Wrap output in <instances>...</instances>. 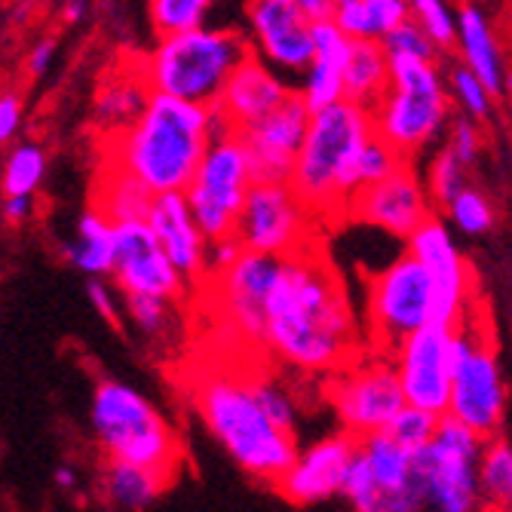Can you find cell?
Returning a JSON list of instances; mask_svg holds the SVG:
<instances>
[{
  "mask_svg": "<svg viewBox=\"0 0 512 512\" xmlns=\"http://www.w3.org/2000/svg\"><path fill=\"white\" fill-rule=\"evenodd\" d=\"M151 203H154V197L138 181H132L129 175H120L108 166L102 169V188H99V200L92 209L105 215L111 224L148 221Z\"/></svg>",
  "mask_w": 512,
  "mask_h": 512,
  "instance_id": "obj_32",
  "label": "cell"
},
{
  "mask_svg": "<svg viewBox=\"0 0 512 512\" xmlns=\"http://www.w3.org/2000/svg\"><path fill=\"white\" fill-rule=\"evenodd\" d=\"M172 479L154 473V470H142V467H129V463H105V476H102V488L105 497L129 512L145 509L151 500H157V494L169 485Z\"/></svg>",
  "mask_w": 512,
  "mask_h": 512,
  "instance_id": "obj_31",
  "label": "cell"
},
{
  "mask_svg": "<svg viewBox=\"0 0 512 512\" xmlns=\"http://www.w3.org/2000/svg\"><path fill=\"white\" fill-rule=\"evenodd\" d=\"M356 448L368 467V476L378 491L399 494L411 485V454H405L387 433L356 439Z\"/></svg>",
  "mask_w": 512,
  "mask_h": 512,
  "instance_id": "obj_30",
  "label": "cell"
},
{
  "mask_svg": "<svg viewBox=\"0 0 512 512\" xmlns=\"http://www.w3.org/2000/svg\"><path fill=\"white\" fill-rule=\"evenodd\" d=\"M111 273L117 286L135 298H157V301H181L188 283L160 252L151 227L145 221L114 224V264Z\"/></svg>",
  "mask_w": 512,
  "mask_h": 512,
  "instance_id": "obj_17",
  "label": "cell"
},
{
  "mask_svg": "<svg viewBox=\"0 0 512 512\" xmlns=\"http://www.w3.org/2000/svg\"><path fill=\"white\" fill-rule=\"evenodd\" d=\"M325 399L332 402L347 436L365 439L384 433L393 417L405 408L396 371L387 356H359L347 368L329 375Z\"/></svg>",
  "mask_w": 512,
  "mask_h": 512,
  "instance_id": "obj_13",
  "label": "cell"
},
{
  "mask_svg": "<svg viewBox=\"0 0 512 512\" xmlns=\"http://www.w3.org/2000/svg\"><path fill=\"white\" fill-rule=\"evenodd\" d=\"M56 53H59V43H56L53 37H40V40L31 46L28 59H25V68H28V74H31V77H43L46 71L53 68V59H56Z\"/></svg>",
  "mask_w": 512,
  "mask_h": 512,
  "instance_id": "obj_48",
  "label": "cell"
},
{
  "mask_svg": "<svg viewBox=\"0 0 512 512\" xmlns=\"http://www.w3.org/2000/svg\"><path fill=\"white\" fill-rule=\"evenodd\" d=\"M34 212V200L31 197H4L0 203V218L10 224H25Z\"/></svg>",
  "mask_w": 512,
  "mask_h": 512,
  "instance_id": "obj_51",
  "label": "cell"
},
{
  "mask_svg": "<svg viewBox=\"0 0 512 512\" xmlns=\"http://www.w3.org/2000/svg\"><path fill=\"white\" fill-rule=\"evenodd\" d=\"M368 138H375L371 111L338 102L310 114L304 142L295 154L289 188L304 209L322 224L325 218L347 215L356 188V160Z\"/></svg>",
  "mask_w": 512,
  "mask_h": 512,
  "instance_id": "obj_3",
  "label": "cell"
},
{
  "mask_svg": "<svg viewBox=\"0 0 512 512\" xmlns=\"http://www.w3.org/2000/svg\"><path fill=\"white\" fill-rule=\"evenodd\" d=\"M62 13H65V22H80L83 13H86V4H83V0H71V4L62 7Z\"/></svg>",
  "mask_w": 512,
  "mask_h": 512,
  "instance_id": "obj_52",
  "label": "cell"
},
{
  "mask_svg": "<svg viewBox=\"0 0 512 512\" xmlns=\"http://www.w3.org/2000/svg\"><path fill=\"white\" fill-rule=\"evenodd\" d=\"M445 209H448V218L454 221V227L467 237L488 234V230L494 227V218H497L491 200L479 188H473V184L470 188H463Z\"/></svg>",
  "mask_w": 512,
  "mask_h": 512,
  "instance_id": "obj_40",
  "label": "cell"
},
{
  "mask_svg": "<svg viewBox=\"0 0 512 512\" xmlns=\"http://www.w3.org/2000/svg\"><path fill=\"white\" fill-rule=\"evenodd\" d=\"M56 485H59V488H74V485H77L74 470H71V467H59V470H56Z\"/></svg>",
  "mask_w": 512,
  "mask_h": 512,
  "instance_id": "obj_53",
  "label": "cell"
},
{
  "mask_svg": "<svg viewBox=\"0 0 512 512\" xmlns=\"http://www.w3.org/2000/svg\"><path fill=\"white\" fill-rule=\"evenodd\" d=\"M62 255L77 270L89 273L92 279H102L114 264V224L96 209L83 212L77 221V240L65 243Z\"/></svg>",
  "mask_w": 512,
  "mask_h": 512,
  "instance_id": "obj_29",
  "label": "cell"
},
{
  "mask_svg": "<svg viewBox=\"0 0 512 512\" xmlns=\"http://www.w3.org/2000/svg\"><path fill=\"white\" fill-rule=\"evenodd\" d=\"M448 417L473 430L482 442L503 436L506 384L497 341L485 319H463L451 338V393Z\"/></svg>",
  "mask_w": 512,
  "mask_h": 512,
  "instance_id": "obj_8",
  "label": "cell"
},
{
  "mask_svg": "<svg viewBox=\"0 0 512 512\" xmlns=\"http://www.w3.org/2000/svg\"><path fill=\"white\" fill-rule=\"evenodd\" d=\"M482 445L485 442L454 417H439L433 442L411 457V476L424 488L427 503L439 512H476V460Z\"/></svg>",
  "mask_w": 512,
  "mask_h": 512,
  "instance_id": "obj_11",
  "label": "cell"
},
{
  "mask_svg": "<svg viewBox=\"0 0 512 512\" xmlns=\"http://www.w3.org/2000/svg\"><path fill=\"white\" fill-rule=\"evenodd\" d=\"M19 126H22V99L16 92H0V148L13 142Z\"/></svg>",
  "mask_w": 512,
  "mask_h": 512,
  "instance_id": "obj_47",
  "label": "cell"
},
{
  "mask_svg": "<svg viewBox=\"0 0 512 512\" xmlns=\"http://www.w3.org/2000/svg\"><path fill=\"white\" fill-rule=\"evenodd\" d=\"M148 16L160 37H175L206 28L209 4L206 0H151Z\"/></svg>",
  "mask_w": 512,
  "mask_h": 512,
  "instance_id": "obj_35",
  "label": "cell"
},
{
  "mask_svg": "<svg viewBox=\"0 0 512 512\" xmlns=\"http://www.w3.org/2000/svg\"><path fill=\"white\" fill-rule=\"evenodd\" d=\"M436 421L439 417H430L424 411H417V408H402L396 417H393V424L384 430L405 454H417V451H424L430 442H433V433H436Z\"/></svg>",
  "mask_w": 512,
  "mask_h": 512,
  "instance_id": "obj_41",
  "label": "cell"
},
{
  "mask_svg": "<svg viewBox=\"0 0 512 512\" xmlns=\"http://www.w3.org/2000/svg\"><path fill=\"white\" fill-rule=\"evenodd\" d=\"M353 454H356V439L347 436L344 430L325 436L295 454L292 467L276 482V491L298 506L332 500L335 494H341V482Z\"/></svg>",
  "mask_w": 512,
  "mask_h": 512,
  "instance_id": "obj_21",
  "label": "cell"
},
{
  "mask_svg": "<svg viewBox=\"0 0 512 512\" xmlns=\"http://www.w3.org/2000/svg\"><path fill=\"white\" fill-rule=\"evenodd\" d=\"M172 304L169 301H157V298H135L126 295V316L142 329L148 338H160L166 335V329L172 325Z\"/></svg>",
  "mask_w": 512,
  "mask_h": 512,
  "instance_id": "obj_44",
  "label": "cell"
},
{
  "mask_svg": "<svg viewBox=\"0 0 512 512\" xmlns=\"http://www.w3.org/2000/svg\"><path fill=\"white\" fill-rule=\"evenodd\" d=\"M249 157L234 132H221L206 148L191 184L184 188V203H188L194 224L206 243L234 237V227L246 194L252 188Z\"/></svg>",
  "mask_w": 512,
  "mask_h": 512,
  "instance_id": "obj_9",
  "label": "cell"
},
{
  "mask_svg": "<svg viewBox=\"0 0 512 512\" xmlns=\"http://www.w3.org/2000/svg\"><path fill=\"white\" fill-rule=\"evenodd\" d=\"M279 258L243 252L227 270L206 279L212 298L218 304V316L240 341L261 347L264 338V316L267 298L276 283Z\"/></svg>",
  "mask_w": 512,
  "mask_h": 512,
  "instance_id": "obj_16",
  "label": "cell"
},
{
  "mask_svg": "<svg viewBox=\"0 0 512 512\" xmlns=\"http://www.w3.org/2000/svg\"><path fill=\"white\" fill-rule=\"evenodd\" d=\"M408 16L424 31V37L433 43L436 53L454 50V40H457L454 7L442 4V0H414V4H408Z\"/></svg>",
  "mask_w": 512,
  "mask_h": 512,
  "instance_id": "obj_37",
  "label": "cell"
},
{
  "mask_svg": "<svg viewBox=\"0 0 512 512\" xmlns=\"http://www.w3.org/2000/svg\"><path fill=\"white\" fill-rule=\"evenodd\" d=\"M261 347L304 375H335L362 356L347 289L325 264L319 243L279 261Z\"/></svg>",
  "mask_w": 512,
  "mask_h": 512,
  "instance_id": "obj_1",
  "label": "cell"
},
{
  "mask_svg": "<svg viewBox=\"0 0 512 512\" xmlns=\"http://www.w3.org/2000/svg\"><path fill=\"white\" fill-rule=\"evenodd\" d=\"M249 50L255 59H261L273 74H301L313 62L310 46V25L298 13L295 0H255L246 7Z\"/></svg>",
  "mask_w": 512,
  "mask_h": 512,
  "instance_id": "obj_18",
  "label": "cell"
},
{
  "mask_svg": "<svg viewBox=\"0 0 512 512\" xmlns=\"http://www.w3.org/2000/svg\"><path fill=\"white\" fill-rule=\"evenodd\" d=\"M381 50H384L387 62H436L439 59L433 43L424 37V31L417 28L411 19L402 22L399 28H393L381 40Z\"/></svg>",
  "mask_w": 512,
  "mask_h": 512,
  "instance_id": "obj_42",
  "label": "cell"
},
{
  "mask_svg": "<svg viewBox=\"0 0 512 512\" xmlns=\"http://www.w3.org/2000/svg\"><path fill=\"white\" fill-rule=\"evenodd\" d=\"M92 433L114 463L154 470L166 479L178 467V436L157 405L123 381H99L89 408Z\"/></svg>",
  "mask_w": 512,
  "mask_h": 512,
  "instance_id": "obj_6",
  "label": "cell"
},
{
  "mask_svg": "<svg viewBox=\"0 0 512 512\" xmlns=\"http://www.w3.org/2000/svg\"><path fill=\"white\" fill-rule=\"evenodd\" d=\"M445 89H448V99L454 96L463 108V117L473 120L476 126L488 123L494 117V99L488 96V89L463 68V65H454L448 71V80H445Z\"/></svg>",
  "mask_w": 512,
  "mask_h": 512,
  "instance_id": "obj_39",
  "label": "cell"
},
{
  "mask_svg": "<svg viewBox=\"0 0 512 512\" xmlns=\"http://www.w3.org/2000/svg\"><path fill=\"white\" fill-rule=\"evenodd\" d=\"M408 252L417 264L424 267L433 286V325H457L470 313V289H473V273L463 261L460 249L451 240V230L442 218H430L414 234L405 240Z\"/></svg>",
  "mask_w": 512,
  "mask_h": 512,
  "instance_id": "obj_15",
  "label": "cell"
},
{
  "mask_svg": "<svg viewBox=\"0 0 512 512\" xmlns=\"http://www.w3.org/2000/svg\"><path fill=\"white\" fill-rule=\"evenodd\" d=\"M451 338L448 325H424L421 332L408 335L387 359L396 371V381L408 408L430 417L448 414L451 393Z\"/></svg>",
  "mask_w": 512,
  "mask_h": 512,
  "instance_id": "obj_14",
  "label": "cell"
},
{
  "mask_svg": "<svg viewBox=\"0 0 512 512\" xmlns=\"http://www.w3.org/2000/svg\"><path fill=\"white\" fill-rule=\"evenodd\" d=\"M151 234L169 264L181 273L188 286L206 283V237L194 224V215L184 203V194H163L154 197L148 221Z\"/></svg>",
  "mask_w": 512,
  "mask_h": 512,
  "instance_id": "obj_23",
  "label": "cell"
},
{
  "mask_svg": "<svg viewBox=\"0 0 512 512\" xmlns=\"http://www.w3.org/2000/svg\"><path fill=\"white\" fill-rule=\"evenodd\" d=\"M310 46L313 62L304 71L301 89H295V96L310 114H316L344 102V65L350 56V40L338 31L335 22H322L310 25Z\"/></svg>",
  "mask_w": 512,
  "mask_h": 512,
  "instance_id": "obj_24",
  "label": "cell"
},
{
  "mask_svg": "<svg viewBox=\"0 0 512 512\" xmlns=\"http://www.w3.org/2000/svg\"><path fill=\"white\" fill-rule=\"evenodd\" d=\"M319 221L304 209L289 184H252L240 209L234 240L243 252L289 258L316 246Z\"/></svg>",
  "mask_w": 512,
  "mask_h": 512,
  "instance_id": "obj_12",
  "label": "cell"
},
{
  "mask_svg": "<svg viewBox=\"0 0 512 512\" xmlns=\"http://www.w3.org/2000/svg\"><path fill=\"white\" fill-rule=\"evenodd\" d=\"M454 25H457L454 50L460 53V65L488 89V96L494 102L503 99V89H506L503 50H500L491 16L476 4H460L454 10Z\"/></svg>",
  "mask_w": 512,
  "mask_h": 512,
  "instance_id": "obj_25",
  "label": "cell"
},
{
  "mask_svg": "<svg viewBox=\"0 0 512 512\" xmlns=\"http://www.w3.org/2000/svg\"><path fill=\"white\" fill-rule=\"evenodd\" d=\"M448 138H445V148L451 151V157L460 163V166H476L479 154H482V129L467 120V117H451L448 120Z\"/></svg>",
  "mask_w": 512,
  "mask_h": 512,
  "instance_id": "obj_45",
  "label": "cell"
},
{
  "mask_svg": "<svg viewBox=\"0 0 512 512\" xmlns=\"http://www.w3.org/2000/svg\"><path fill=\"white\" fill-rule=\"evenodd\" d=\"M292 92L295 89L283 77L273 74L261 59H255L249 53L234 68V74L227 77L215 108H218L227 132H243V129L255 126L258 120H264L267 114H273Z\"/></svg>",
  "mask_w": 512,
  "mask_h": 512,
  "instance_id": "obj_22",
  "label": "cell"
},
{
  "mask_svg": "<svg viewBox=\"0 0 512 512\" xmlns=\"http://www.w3.org/2000/svg\"><path fill=\"white\" fill-rule=\"evenodd\" d=\"M408 19V0H335L332 16L350 43H381Z\"/></svg>",
  "mask_w": 512,
  "mask_h": 512,
  "instance_id": "obj_26",
  "label": "cell"
},
{
  "mask_svg": "<svg viewBox=\"0 0 512 512\" xmlns=\"http://www.w3.org/2000/svg\"><path fill=\"white\" fill-rule=\"evenodd\" d=\"M295 4L307 25L332 22V16H335V0H295Z\"/></svg>",
  "mask_w": 512,
  "mask_h": 512,
  "instance_id": "obj_50",
  "label": "cell"
},
{
  "mask_svg": "<svg viewBox=\"0 0 512 512\" xmlns=\"http://www.w3.org/2000/svg\"><path fill=\"white\" fill-rule=\"evenodd\" d=\"M249 53V37L237 28H197L160 37L135 71L154 96L212 108L227 77Z\"/></svg>",
  "mask_w": 512,
  "mask_h": 512,
  "instance_id": "obj_5",
  "label": "cell"
},
{
  "mask_svg": "<svg viewBox=\"0 0 512 512\" xmlns=\"http://www.w3.org/2000/svg\"><path fill=\"white\" fill-rule=\"evenodd\" d=\"M375 132L414 166L451 120V99L436 62H390V83L371 111Z\"/></svg>",
  "mask_w": 512,
  "mask_h": 512,
  "instance_id": "obj_7",
  "label": "cell"
},
{
  "mask_svg": "<svg viewBox=\"0 0 512 512\" xmlns=\"http://www.w3.org/2000/svg\"><path fill=\"white\" fill-rule=\"evenodd\" d=\"M390 83V62L381 43H350V56L344 65V102L375 111Z\"/></svg>",
  "mask_w": 512,
  "mask_h": 512,
  "instance_id": "obj_27",
  "label": "cell"
},
{
  "mask_svg": "<svg viewBox=\"0 0 512 512\" xmlns=\"http://www.w3.org/2000/svg\"><path fill=\"white\" fill-rule=\"evenodd\" d=\"M433 212L436 209L427 197L424 178L417 175L411 163H405L384 181L359 191L347 209V215H356L365 224H375L399 240H408L417 227L433 218Z\"/></svg>",
  "mask_w": 512,
  "mask_h": 512,
  "instance_id": "obj_20",
  "label": "cell"
},
{
  "mask_svg": "<svg viewBox=\"0 0 512 512\" xmlns=\"http://www.w3.org/2000/svg\"><path fill=\"white\" fill-rule=\"evenodd\" d=\"M89 301L108 322H117V301H114V289L105 283V279H89Z\"/></svg>",
  "mask_w": 512,
  "mask_h": 512,
  "instance_id": "obj_49",
  "label": "cell"
},
{
  "mask_svg": "<svg viewBox=\"0 0 512 512\" xmlns=\"http://www.w3.org/2000/svg\"><path fill=\"white\" fill-rule=\"evenodd\" d=\"M0 203H4V197H0Z\"/></svg>",
  "mask_w": 512,
  "mask_h": 512,
  "instance_id": "obj_54",
  "label": "cell"
},
{
  "mask_svg": "<svg viewBox=\"0 0 512 512\" xmlns=\"http://www.w3.org/2000/svg\"><path fill=\"white\" fill-rule=\"evenodd\" d=\"M240 255H243V246L234 237L206 243V279L215 276V273H221V270H227Z\"/></svg>",
  "mask_w": 512,
  "mask_h": 512,
  "instance_id": "obj_46",
  "label": "cell"
},
{
  "mask_svg": "<svg viewBox=\"0 0 512 512\" xmlns=\"http://www.w3.org/2000/svg\"><path fill=\"white\" fill-rule=\"evenodd\" d=\"M194 405L237 467L276 488L292 467L298 442L264 417L249 390V375H234L227 368L203 371L194 381Z\"/></svg>",
  "mask_w": 512,
  "mask_h": 512,
  "instance_id": "obj_4",
  "label": "cell"
},
{
  "mask_svg": "<svg viewBox=\"0 0 512 512\" xmlns=\"http://www.w3.org/2000/svg\"><path fill=\"white\" fill-rule=\"evenodd\" d=\"M402 166H405V160L387 142H381L378 132H375V138H368L359 160H356V188L365 191V188L384 181L387 175H393Z\"/></svg>",
  "mask_w": 512,
  "mask_h": 512,
  "instance_id": "obj_43",
  "label": "cell"
},
{
  "mask_svg": "<svg viewBox=\"0 0 512 512\" xmlns=\"http://www.w3.org/2000/svg\"><path fill=\"white\" fill-rule=\"evenodd\" d=\"M307 120L310 111L292 92L273 114H267L264 120H258L243 132H234L249 157L255 184H289L295 154L307 132Z\"/></svg>",
  "mask_w": 512,
  "mask_h": 512,
  "instance_id": "obj_19",
  "label": "cell"
},
{
  "mask_svg": "<svg viewBox=\"0 0 512 512\" xmlns=\"http://www.w3.org/2000/svg\"><path fill=\"white\" fill-rule=\"evenodd\" d=\"M227 132L218 108L154 96L129 129L105 138V166L138 181L151 197L184 194L212 138Z\"/></svg>",
  "mask_w": 512,
  "mask_h": 512,
  "instance_id": "obj_2",
  "label": "cell"
},
{
  "mask_svg": "<svg viewBox=\"0 0 512 512\" xmlns=\"http://www.w3.org/2000/svg\"><path fill=\"white\" fill-rule=\"evenodd\" d=\"M365 316L371 350L390 356L408 335L433 322V286L424 267L411 255H399L368 279Z\"/></svg>",
  "mask_w": 512,
  "mask_h": 512,
  "instance_id": "obj_10",
  "label": "cell"
},
{
  "mask_svg": "<svg viewBox=\"0 0 512 512\" xmlns=\"http://www.w3.org/2000/svg\"><path fill=\"white\" fill-rule=\"evenodd\" d=\"M424 188H427V197L433 203V209H445L463 188H470V169L460 166L451 151L442 145L436 151V157L430 160V169H427V178H424Z\"/></svg>",
  "mask_w": 512,
  "mask_h": 512,
  "instance_id": "obj_36",
  "label": "cell"
},
{
  "mask_svg": "<svg viewBox=\"0 0 512 512\" xmlns=\"http://www.w3.org/2000/svg\"><path fill=\"white\" fill-rule=\"evenodd\" d=\"M46 151L40 145H16L4 166H0V197H34V191L46 178Z\"/></svg>",
  "mask_w": 512,
  "mask_h": 512,
  "instance_id": "obj_34",
  "label": "cell"
},
{
  "mask_svg": "<svg viewBox=\"0 0 512 512\" xmlns=\"http://www.w3.org/2000/svg\"><path fill=\"white\" fill-rule=\"evenodd\" d=\"M476 491L479 503L494 512H506L512 503V451L503 436L488 439L476 460Z\"/></svg>",
  "mask_w": 512,
  "mask_h": 512,
  "instance_id": "obj_33",
  "label": "cell"
},
{
  "mask_svg": "<svg viewBox=\"0 0 512 512\" xmlns=\"http://www.w3.org/2000/svg\"><path fill=\"white\" fill-rule=\"evenodd\" d=\"M148 99H151V89L142 83V77H138L135 68L111 77L99 89V99H96V120H99L105 138L129 129L138 117H142Z\"/></svg>",
  "mask_w": 512,
  "mask_h": 512,
  "instance_id": "obj_28",
  "label": "cell"
},
{
  "mask_svg": "<svg viewBox=\"0 0 512 512\" xmlns=\"http://www.w3.org/2000/svg\"><path fill=\"white\" fill-rule=\"evenodd\" d=\"M249 390L258 402V408L264 411L267 421L276 427V430H283L289 436H295V427H298V405L292 399V393L283 387V384H276L273 378H252L249 375Z\"/></svg>",
  "mask_w": 512,
  "mask_h": 512,
  "instance_id": "obj_38",
  "label": "cell"
}]
</instances>
